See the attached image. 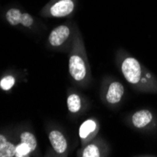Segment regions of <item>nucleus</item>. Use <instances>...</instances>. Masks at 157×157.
I'll return each instance as SVG.
<instances>
[{
  "mask_svg": "<svg viewBox=\"0 0 157 157\" xmlns=\"http://www.w3.org/2000/svg\"><path fill=\"white\" fill-rule=\"evenodd\" d=\"M122 74L125 79L131 84H137L141 78V67L134 58H127L121 65Z\"/></svg>",
  "mask_w": 157,
  "mask_h": 157,
  "instance_id": "f257e3e1",
  "label": "nucleus"
},
{
  "mask_svg": "<svg viewBox=\"0 0 157 157\" xmlns=\"http://www.w3.org/2000/svg\"><path fill=\"white\" fill-rule=\"evenodd\" d=\"M69 70L72 77L76 81H81L86 76V66L83 59L78 56H72L69 61Z\"/></svg>",
  "mask_w": 157,
  "mask_h": 157,
  "instance_id": "f03ea898",
  "label": "nucleus"
},
{
  "mask_svg": "<svg viewBox=\"0 0 157 157\" xmlns=\"http://www.w3.org/2000/svg\"><path fill=\"white\" fill-rule=\"evenodd\" d=\"M75 4L72 0H60L52 6L50 11L55 17H64L73 11Z\"/></svg>",
  "mask_w": 157,
  "mask_h": 157,
  "instance_id": "7ed1b4c3",
  "label": "nucleus"
},
{
  "mask_svg": "<svg viewBox=\"0 0 157 157\" xmlns=\"http://www.w3.org/2000/svg\"><path fill=\"white\" fill-rule=\"evenodd\" d=\"M70 29L66 25H60L55 28L49 36V42L53 46H59L69 38Z\"/></svg>",
  "mask_w": 157,
  "mask_h": 157,
  "instance_id": "20e7f679",
  "label": "nucleus"
},
{
  "mask_svg": "<svg viewBox=\"0 0 157 157\" xmlns=\"http://www.w3.org/2000/svg\"><path fill=\"white\" fill-rule=\"evenodd\" d=\"M49 140L53 149L58 153H63L67 150V140L59 131H52L49 134Z\"/></svg>",
  "mask_w": 157,
  "mask_h": 157,
  "instance_id": "39448f33",
  "label": "nucleus"
},
{
  "mask_svg": "<svg viewBox=\"0 0 157 157\" xmlns=\"http://www.w3.org/2000/svg\"><path fill=\"white\" fill-rule=\"evenodd\" d=\"M124 88L120 82H113L109 86L107 93H106V100L110 104H117L119 103L123 95Z\"/></svg>",
  "mask_w": 157,
  "mask_h": 157,
  "instance_id": "423d86ee",
  "label": "nucleus"
},
{
  "mask_svg": "<svg viewBox=\"0 0 157 157\" xmlns=\"http://www.w3.org/2000/svg\"><path fill=\"white\" fill-rule=\"evenodd\" d=\"M152 120V115L149 110H140L134 114L132 118L133 124L137 128L147 126Z\"/></svg>",
  "mask_w": 157,
  "mask_h": 157,
  "instance_id": "0eeeda50",
  "label": "nucleus"
},
{
  "mask_svg": "<svg viewBox=\"0 0 157 157\" xmlns=\"http://www.w3.org/2000/svg\"><path fill=\"white\" fill-rule=\"evenodd\" d=\"M16 156V147L7 138L0 135V157H13Z\"/></svg>",
  "mask_w": 157,
  "mask_h": 157,
  "instance_id": "6e6552de",
  "label": "nucleus"
},
{
  "mask_svg": "<svg viewBox=\"0 0 157 157\" xmlns=\"http://www.w3.org/2000/svg\"><path fill=\"white\" fill-rule=\"evenodd\" d=\"M96 122L92 120H88L82 123L79 129V136L81 138H87L96 129Z\"/></svg>",
  "mask_w": 157,
  "mask_h": 157,
  "instance_id": "1a4fd4ad",
  "label": "nucleus"
},
{
  "mask_svg": "<svg viewBox=\"0 0 157 157\" xmlns=\"http://www.w3.org/2000/svg\"><path fill=\"white\" fill-rule=\"evenodd\" d=\"M67 104L69 110L72 113L78 112L81 108V99L77 94H72L68 97Z\"/></svg>",
  "mask_w": 157,
  "mask_h": 157,
  "instance_id": "9d476101",
  "label": "nucleus"
},
{
  "mask_svg": "<svg viewBox=\"0 0 157 157\" xmlns=\"http://www.w3.org/2000/svg\"><path fill=\"white\" fill-rule=\"evenodd\" d=\"M22 12L19 10L16 9H11L7 12V20L8 22L12 25H17L18 24L21 23V18H22Z\"/></svg>",
  "mask_w": 157,
  "mask_h": 157,
  "instance_id": "9b49d317",
  "label": "nucleus"
},
{
  "mask_svg": "<svg viewBox=\"0 0 157 157\" xmlns=\"http://www.w3.org/2000/svg\"><path fill=\"white\" fill-rule=\"evenodd\" d=\"M20 138H21V142L27 144L28 146H29V148L31 149L32 151L37 148V139H36L35 136L32 135L31 133L24 132V133L21 134Z\"/></svg>",
  "mask_w": 157,
  "mask_h": 157,
  "instance_id": "f8f14e48",
  "label": "nucleus"
},
{
  "mask_svg": "<svg viewBox=\"0 0 157 157\" xmlns=\"http://www.w3.org/2000/svg\"><path fill=\"white\" fill-rule=\"evenodd\" d=\"M83 157H99L100 151L97 146L95 145H89L86 148L82 153Z\"/></svg>",
  "mask_w": 157,
  "mask_h": 157,
  "instance_id": "ddd939ff",
  "label": "nucleus"
},
{
  "mask_svg": "<svg viewBox=\"0 0 157 157\" xmlns=\"http://www.w3.org/2000/svg\"><path fill=\"white\" fill-rule=\"evenodd\" d=\"M31 151H32L29 148V146L25 143H23V142H21V144L16 146V156L17 157L27 156V154H29Z\"/></svg>",
  "mask_w": 157,
  "mask_h": 157,
  "instance_id": "4468645a",
  "label": "nucleus"
},
{
  "mask_svg": "<svg viewBox=\"0 0 157 157\" xmlns=\"http://www.w3.org/2000/svg\"><path fill=\"white\" fill-rule=\"evenodd\" d=\"M15 84V79L13 76H6L0 81V87L4 90H9L12 88V86Z\"/></svg>",
  "mask_w": 157,
  "mask_h": 157,
  "instance_id": "2eb2a0df",
  "label": "nucleus"
},
{
  "mask_svg": "<svg viewBox=\"0 0 157 157\" xmlns=\"http://www.w3.org/2000/svg\"><path fill=\"white\" fill-rule=\"evenodd\" d=\"M21 24L25 26H30L33 24V18L28 13H23L21 18Z\"/></svg>",
  "mask_w": 157,
  "mask_h": 157,
  "instance_id": "dca6fc26",
  "label": "nucleus"
}]
</instances>
